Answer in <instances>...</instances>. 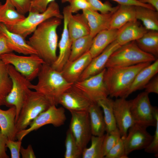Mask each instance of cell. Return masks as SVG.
I'll list each match as a JSON object with an SVG mask.
<instances>
[{"instance_id":"6da1fadb","label":"cell","mask_w":158,"mask_h":158,"mask_svg":"<svg viewBox=\"0 0 158 158\" xmlns=\"http://www.w3.org/2000/svg\"><path fill=\"white\" fill-rule=\"evenodd\" d=\"M61 20L52 17L42 22L27 41L44 63L51 65L57 58V29L61 24Z\"/></svg>"},{"instance_id":"7a4b0ae2","label":"cell","mask_w":158,"mask_h":158,"mask_svg":"<svg viewBox=\"0 0 158 158\" xmlns=\"http://www.w3.org/2000/svg\"><path fill=\"white\" fill-rule=\"evenodd\" d=\"M37 77V83H31L29 88L42 95L51 105H58L62 94L73 84L65 79L61 71L55 70L51 65L45 63L42 65Z\"/></svg>"},{"instance_id":"3957f363","label":"cell","mask_w":158,"mask_h":158,"mask_svg":"<svg viewBox=\"0 0 158 158\" xmlns=\"http://www.w3.org/2000/svg\"><path fill=\"white\" fill-rule=\"evenodd\" d=\"M151 62L127 67L106 68L104 81L111 97H124L135 76Z\"/></svg>"},{"instance_id":"277c9868","label":"cell","mask_w":158,"mask_h":158,"mask_svg":"<svg viewBox=\"0 0 158 158\" xmlns=\"http://www.w3.org/2000/svg\"><path fill=\"white\" fill-rule=\"evenodd\" d=\"M156 57L145 52L133 41L121 46L115 51L108 60L105 68L129 66L138 64L154 61Z\"/></svg>"},{"instance_id":"5b68a950","label":"cell","mask_w":158,"mask_h":158,"mask_svg":"<svg viewBox=\"0 0 158 158\" xmlns=\"http://www.w3.org/2000/svg\"><path fill=\"white\" fill-rule=\"evenodd\" d=\"M51 106L46 98L30 89L26 92L23 104L16 123V131L26 128L31 122L42 112Z\"/></svg>"},{"instance_id":"8992f818","label":"cell","mask_w":158,"mask_h":158,"mask_svg":"<svg viewBox=\"0 0 158 158\" xmlns=\"http://www.w3.org/2000/svg\"><path fill=\"white\" fill-rule=\"evenodd\" d=\"M28 13V16L23 20L16 24L6 27L10 31L20 34L25 38L32 33L40 24L47 20L52 17L61 19L63 18L59 5L55 1L50 3L42 13Z\"/></svg>"},{"instance_id":"52a82bcc","label":"cell","mask_w":158,"mask_h":158,"mask_svg":"<svg viewBox=\"0 0 158 158\" xmlns=\"http://www.w3.org/2000/svg\"><path fill=\"white\" fill-rule=\"evenodd\" d=\"M0 59L6 65H11L28 80L36 77L42 64L45 63L37 54L20 56L12 52L0 55Z\"/></svg>"},{"instance_id":"ba28073f","label":"cell","mask_w":158,"mask_h":158,"mask_svg":"<svg viewBox=\"0 0 158 158\" xmlns=\"http://www.w3.org/2000/svg\"><path fill=\"white\" fill-rule=\"evenodd\" d=\"M148 94L144 91L129 100L130 110L135 123L147 128L155 126L156 116L158 114V108L152 106Z\"/></svg>"},{"instance_id":"9c48e42d","label":"cell","mask_w":158,"mask_h":158,"mask_svg":"<svg viewBox=\"0 0 158 158\" xmlns=\"http://www.w3.org/2000/svg\"><path fill=\"white\" fill-rule=\"evenodd\" d=\"M7 67L12 85L10 92L5 98V105L9 108L13 106L15 107L16 112V123L22 106L26 93L30 89L29 86L31 83L16 71L13 66L8 64Z\"/></svg>"},{"instance_id":"30bf717a","label":"cell","mask_w":158,"mask_h":158,"mask_svg":"<svg viewBox=\"0 0 158 158\" xmlns=\"http://www.w3.org/2000/svg\"><path fill=\"white\" fill-rule=\"evenodd\" d=\"M66 119L63 107L57 108L55 105H51L31 122L29 128L18 132L16 139L22 141L23 138L31 132L47 124H51L55 127L60 126L64 124Z\"/></svg>"},{"instance_id":"8fae6325","label":"cell","mask_w":158,"mask_h":158,"mask_svg":"<svg viewBox=\"0 0 158 158\" xmlns=\"http://www.w3.org/2000/svg\"><path fill=\"white\" fill-rule=\"evenodd\" d=\"M104 68L100 73L82 81H78L73 86L87 96L92 102L97 103L109 95L104 81Z\"/></svg>"},{"instance_id":"7c38bea8","label":"cell","mask_w":158,"mask_h":158,"mask_svg":"<svg viewBox=\"0 0 158 158\" xmlns=\"http://www.w3.org/2000/svg\"><path fill=\"white\" fill-rule=\"evenodd\" d=\"M69 129L83 150L92 135L88 111H71Z\"/></svg>"},{"instance_id":"4fadbf2b","label":"cell","mask_w":158,"mask_h":158,"mask_svg":"<svg viewBox=\"0 0 158 158\" xmlns=\"http://www.w3.org/2000/svg\"><path fill=\"white\" fill-rule=\"evenodd\" d=\"M147 128L135 123L128 129L123 139L126 155L133 151L145 149L151 142L153 136L147 130Z\"/></svg>"},{"instance_id":"5bb4252c","label":"cell","mask_w":158,"mask_h":158,"mask_svg":"<svg viewBox=\"0 0 158 158\" xmlns=\"http://www.w3.org/2000/svg\"><path fill=\"white\" fill-rule=\"evenodd\" d=\"M112 104L117 128L121 137L124 138L129 128L135 123L130 110V101L119 97L112 100Z\"/></svg>"},{"instance_id":"9a60e30c","label":"cell","mask_w":158,"mask_h":158,"mask_svg":"<svg viewBox=\"0 0 158 158\" xmlns=\"http://www.w3.org/2000/svg\"><path fill=\"white\" fill-rule=\"evenodd\" d=\"M72 13L68 6L64 7L63 10V28L60 40L58 46L59 53L55 61L51 65L55 70L61 71L65 65L68 62L70 56L72 42L69 35L68 22L69 16Z\"/></svg>"},{"instance_id":"2e32d148","label":"cell","mask_w":158,"mask_h":158,"mask_svg":"<svg viewBox=\"0 0 158 158\" xmlns=\"http://www.w3.org/2000/svg\"><path fill=\"white\" fill-rule=\"evenodd\" d=\"M92 103L73 85L62 94L58 102V104H61L70 112L88 111Z\"/></svg>"},{"instance_id":"e0dca14e","label":"cell","mask_w":158,"mask_h":158,"mask_svg":"<svg viewBox=\"0 0 158 158\" xmlns=\"http://www.w3.org/2000/svg\"><path fill=\"white\" fill-rule=\"evenodd\" d=\"M121 46L116 40L111 43L100 54L92 59L78 81L83 80L102 71L105 68L111 54Z\"/></svg>"},{"instance_id":"ac0fdd59","label":"cell","mask_w":158,"mask_h":158,"mask_svg":"<svg viewBox=\"0 0 158 158\" xmlns=\"http://www.w3.org/2000/svg\"><path fill=\"white\" fill-rule=\"evenodd\" d=\"M92 58L89 52L72 61H68L63 67L62 74L68 82L74 84L87 67Z\"/></svg>"},{"instance_id":"d6986e66","label":"cell","mask_w":158,"mask_h":158,"mask_svg":"<svg viewBox=\"0 0 158 158\" xmlns=\"http://www.w3.org/2000/svg\"><path fill=\"white\" fill-rule=\"evenodd\" d=\"M148 30L136 19L127 23L118 29L116 40L122 46L136 40Z\"/></svg>"},{"instance_id":"ffe728a7","label":"cell","mask_w":158,"mask_h":158,"mask_svg":"<svg viewBox=\"0 0 158 158\" xmlns=\"http://www.w3.org/2000/svg\"><path fill=\"white\" fill-rule=\"evenodd\" d=\"M82 11L89 25L90 35L92 37H94L101 31L110 29V23L113 13H99L90 8L83 10Z\"/></svg>"},{"instance_id":"44dd1931","label":"cell","mask_w":158,"mask_h":158,"mask_svg":"<svg viewBox=\"0 0 158 158\" xmlns=\"http://www.w3.org/2000/svg\"><path fill=\"white\" fill-rule=\"evenodd\" d=\"M0 32L6 37L9 48L13 51L24 55L37 54L36 51L27 42L25 38L20 34L9 30L0 23Z\"/></svg>"},{"instance_id":"7402d4cb","label":"cell","mask_w":158,"mask_h":158,"mask_svg":"<svg viewBox=\"0 0 158 158\" xmlns=\"http://www.w3.org/2000/svg\"><path fill=\"white\" fill-rule=\"evenodd\" d=\"M158 72V59H156L152 64L145 67L138 73L123 98H126L133 92L144 88Z\"/></svg>"},{"instance_id":"603a6c76","label":"cell","mask_w":158,"mask_h":158,"mask_svg":"<svg viewBox=\"0 0 158 158\" xmlns=\"http://www.w3.org/2000/svg\"><path fill=\"white\" fill-rule=\"evenodd\" d=\"M70 38L73 42L82 37L90 35V31L87 20L84 14L70 15L68 22Z\"/></svg>"},{"instance_id":"cb8c5ba5","label":"cell","mask_w":158,"mask_h":158,"mask_svg":"<svg viewBox=\"0 0 158 158\" xmlns=\"http://www.w3.org/2000/svg\"><path fill=\"white\" fill-rule=\"evenodd\" d=\"M118 29H108L101 31L93 38L89 51L92 58L100 54L109 45L116 40Z\"/></svg>"},{"instance_id":"d4e9b609","label":"cell","mask_w":158,"mask_h":158,"mask_svg":"<svg viewBox=\"0 0 158 158\" xmlns=\"http://www.w3.org/2000/svg\"><path fill=\"white\" fill-rule=\"evenodd\" d=\"M16 114L15 107L13 106L6 110L0 109V128L1 133L8 139L15 140L17 132L15 119Z\"/></svg>"},{"instance_id":"484cf974","label":"cell","mask_w":158,"mask_h":158,"mask_svg":"<svg viewBox=\"0 0 158 158\" xmlns=\"http://www.w3.org/2000/svg\"><path fill=\"white\" fill-rule=\"evenodd\" d=\"M135 6L119 5L112 15L110 29H118L127 23L136 20Z\"/></svg>"},{"instance_id":"4316f807","label":"cell","mask_w":158,"mask_h":158,"mask_svg":"<svg viewBox=\"0 0 158 158\" xmlns=\"http://www.w3.org/2000/svg\"><path fill=\"white\" fill-rule=\"evenodd\" d=\"M97 103H93L88 110L91 132L93 135L102 136L106 132V125L102 110Z\"/></svg>"},{"instance_id":"83f0119b","label":"cell","mask_w":158,"mask_h":158,"mask_svg":"<svg viewBox=\"0 0 158 158\" xmlns=\"http://www.w3.org/2000/svg\"><path fill=\"white\" fill-rule=\"evenodd\" d=\"M136 19L141 20L147 30L158 31V11L144 6H135Z\"/></svg>"},{"instance_id":"f1b7e54d","label":"cell","mask_w":158,"mask_h":158,"mask_svg":"<svg viewBox=\"0 0 158 158\" xmlns=\"http://www.w3.org/2000/svg\"><path fill=\"white\" fill-rule=\"evenodd\" d=\"M135 41L138 47L142 51L155 57H158V31L149 30Z\"/></svg>"},{"instance_id":"f546056e","label":"cell","mask_w":158,"mask_h":158,"mask_svg":"<svg viewBox=\"0 0 158 158\" xmlns=\"http://www.w3.org/2000/svg\"><path fill=\"white\" fill-rule=\"evenodd\" d=\"M24 15L19 13L8 0L0 7V23L6 27L16 24L24 20Z\"/></svg>"},{"instance_id":"4dcf8cb0","label":"cell","mask_w":158,"mask_h":158,"mask_svg":"<svg viewBox=\"0 0 158 158\" xmlns=\"http://www.w3.org/2000/svg\"><path fill=\"white\" fill-rule=\"evenodd\" d=\"M112 101V99L107 97L99 100L97 102L102 110L107 133L118 130L114 114Z\"/></svg>"},{"instance_id":"1f68e13d","label":"cell","mask_w":158,"mask_h":158,"mask_svg":"<svg viewBox=\"0 0 158 158\" xmlns=\"http://www.w3.org/2000/svg\"><path fill=\"white\" fill-rule=\"evenodd\" d=\"M93 38L89 35L73 41L68 61L74 60L88 51L91 46Z\"/></svg>"},{"instance_id":"d6a6232c","label":"cell","mask_w":158,"mask_h":158,"mask_svg":"<svg viewBox=\"0 0 158 158\" xmlns=\"http://www.w3.org/2000/svg\"><path fill=\"white\" fill-rule=\"evenodd\" d=\"M104 135L98 136L92 135L91 138V144L88 148H85L83 150V158H104L103 148Z\"/></svg>"},{"instance_id":"836d02e7","label":"cell","mask_w":158,"mask_h":158,"mask_svg":"<svg viewBox=\"0 0 158 158\" xmlns=\"http://www.w3.org/2000/svg\"><path fill=\"white\" fill-rule=\"evenodd\" d=\"M12 81L8 71L7 65L0 59V107L5 105V99L10 92Z\"/></svg>"},{"instance_id":"e575fe53","label":"cell","mask_w":158,"mask_h":158,"mask_svg":"<svg viewBox=\"0 0 158 158\" xmlns=\"http://www.w3.org/2000/svg\"><path fill=\"white\" fill-rule=\"evenodd\" d=\"M65 144V158H79L81 157L83 150L78 145L69 129L66 132Z\"/></svg>"},{"instance_id":"d590c367","label":"cell","mask_w":158,"mask_h":158,"mask_svg":"<svg viewBox=\"0 0 158 158\" xmlns=\"http://www.w3.org/2000/svg\"><path fill=\"white\" fill-rule=\"evenodd\" d=\"M89 4L90 9L99 11L100 13H106L114 12L117 9L118 6H113L109 2L103 3L99 0H86Z\"/></svg>"},{"instance_id":"8d00e7d4","label":"cell","mask_w":158,"mask_h":158,"mask_svg":"<svg viewBox=\"0 0 158 158\" xmlns=\"http://www.w3.org/2000/svg\"><path fill=\"white\" fill-rule=\"evenodd\" d=\"M121 138L118 129L104 135L103 145L105 156Z\"/></svg>"},{"instance_id":"74e56055","label":"cell","mask_w":158,"mask_h":158,"mask_svg":"<svg viewBox=\"0 0 158 158\" xmlns=\"http://www.w3.org/2000/svg\"><path fill=\"white\" fill-rule=\"evenodd\" d=\"M105 158H128L125 153L123 139L121 138L105 155Z\"/></svg>"},{"instance_id":"f35d334b","label":"cell","mask_w":158,"mask_h":158,"mask_svg":"<svg viewBox=\"0 0 158 158\" xmlns=\"http://www.w3.org/2000/svg\"><path fill=\"white\" fill-rule=\"evenodd\" d=\"M70 0H61L62 3L69 2ZM55 1V0H31L29 12L42 13L46 10L50 3Z\"/></svg>"},{"instance_id":"ab89813d","label":"cell","mask_w":158,"mask_h":158,"mask_svg":"<svg viewBox=\"0 0 158 158\" xmlns=\"http://www.w3.org/2000/svg\"><path fill=\"white\" fill-rule=\"evenodd\" d=\"M155 130L152 139L149 145L144 149L145 152L154 154L158 157V114L156 116Z\"/></svg>"},{"instance_id":"60d3db41","label":"cell","mask_w":158,"mask_h":158,"mask_svg":"<svg viewBox=\"0 0 158 158\" xmlns=\"http://www.w3.org/2000/svg\"><path fill=\"white\" fill-rule=\"evenodd\" d=\"M20 13L24 15L29 12L31 0H8Z\"/></svg>"},{"instance_id":"b9f144b4","label":"cell","mask_w":158,"mask_h":158,"mask_svg":"<svg viewBox=\"0 0 158 158\" xmlns=\"http://www.w3.org/2000/svg\"><path fill=\"white\" fill-rule=\"evenodd\" d=\"M21 144V140H18L15 141L7 140L6 142V147H8L10 151L11 158H20V150Z\"/></svg>"},{"instance_id":"7bdbcfd3","label":"cell","mask_w":158,"mask_h":158,"mask_svg":"<svg viewBox=\"0 0 158 158\" xmlns=\"http://www.w3.org/2000/svg\"><path fill=\"white\" fill-rule=\"evenodd\" d=\"M69 3V9L72 13H76L81 10L90 8L89 4L86 0H71Z\"/></svg>"},{"instance_id":"ee69618b","label":"cell","mask_w":158,"mask_h":158,"mask_svg":"<svg viewBox=\"0 0 158 158\" xmlns=\"http://www.w3.org/2000/svg\"><path fill=\"white\" fill-rule=\"evenodd\" d=\"M145 92L148 94L154 93L158 94V76L156 75L145 86Z\"/></svg>"},{"instance_id":"f6af8a7d","label":"cell","mask_w":158,"mask_h":158,"mask_svg":"<svg viewBox=\"0 0 158 158\" xmlns=\"http://www.w3.org/2000/svg\"><path fill=\"white\" fill-rule=\"evenodd\" d=\"M12 52L8 46L6 37L0 32V55Z\"/></svg>"},{"instance_id":"bcb514c9","label":"cell","mask_w":158,"mask_h":158,"mask_svg":"<svg viewBox=\"0 0 158 158\" xmlns=\"http://www.w3.org/2000/svg\"><path fill=\"white\" fill-rule=\"evenodd\" d=\"M116 1L120 5H131L139 6L145 7L148 8L154 9L150 5L143 4L140 2L138 0H111Z\"/></svg>"},{"instance_id":"7dc6e473","label":"cell","mask_w":158,"mask_h":158,"mask_svg":"<svg viewBox=\"0 0 158 158\" xmlns=\"http://www.w3.org/2000/svg\"><path fill=\"white\" fill-rule=\"evenodd\" d=\"M8 138L1 132L0 128V158H8L6 153V142Z\"/></svg>"},{"instance_id":"c3c4849f","label":"cell","mask_w":158,"mask_h":158,"mask_svg":"<svg viewBox=\"0 0 158 158\" xmlns=\"http://www.w3.org/2000/svg\"><path fill=\"white\" fill-rule=\"evenodd\" d=\"M20 153L23 158H35L36 157L33 151L32 146L29 145L26 148L21 146Z\"/></svg>"},{"instance_id":"681fc988","label":"cell","mask_w":158,"mask_h":158,"mask_svg":"<svg viewBox=\"0 0 158 158\" xmlns=\"http://www.w3.org/2000/svg\"><path fill=\"white\" fill-rule=\"evenodd\" d=\"M138 1L142 3L150 5L156 11H158V0H138Z\"/></svg>"},{"instance_id":"f907efd6","label":"cell","mask_w":158,"mask_h":158,"mask_svg":"<svg viewBox=\"0 0 158 158\" xmlns=\"http://www.w3.org/2000/svg\"><path fill=\"white\" fill-rule=\"evenodd\" d=\"M2 4L1 2H0V7L2 5Z\"/></svg>"},{"instance_id":"816d5d0a","label":"cell","mask_w":158,"mask_h":158,"mask_svg":"<svg viewBox=\"0 0 158 158\" xmlns=\"http://www.w3.org/2000/svg\"></svg>"}]
</instances>
